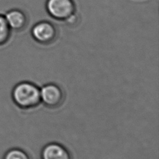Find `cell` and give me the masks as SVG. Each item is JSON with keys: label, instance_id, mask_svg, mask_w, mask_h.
<instances>
[{"label": "cell", "instance_id": "cell-1", "mask_svg": "<svg viewBox=\"0 0 159 159\" xmlns=\"http://www.w3.org/2000/svg\"><path fill=\"white\" fill-rule=\"evenodd\" d=\"M11 96L14 104L24 109L35 107L41 102L40 88L29 81H22L15 85Z\"/></svg>", "mask_w": 159, "mask_h": 159}, {"label": "cell", "instance_id": "cell-5", "mask_svg": "<svg viewBox=\"0 0 159 159\" xmlns=\"http://www.w3.org/2000/svg\"><path fill=\"white\" fill-rule=\"evenodd\" d=\"M4 16L11 30L20 31L27 25V15L19 9H10L4 14Z\"/></svg>", "mask_w": 159, "mask_h": 159}, {"label": "cell", "instance_id": "cell-3", "mask_svg": "<svg viewBox=\"0 0 159 159\" xmlns=\"http://www.w3.org/2000/svg\"><path fill=\"white\" fill-rule=\"evenodd\" d=\"M31 35L38 43L47 45L52 43L57 35L55 26L50 22L42 20L35 24L31 29Z\"/></svg>", "mask_w": 159, "mask_h": 159}, {"label": "cell", "instance_id": "cell-7", "mask_svg": "<svg viewBox=\"0 0 159 159\" xmlns=\"http://www.w3.org/2000/svg\"><path fill=\"white\" fill-rule=\"evenodd\" d=\"M11 31L4 15L0 14V46L8 42L11 38Z\"/></svg>", "mask_w": 159, "mask_h": 159}, {"label": "cell", "instance_id": "cell-4", "mask_svg": "<svg viewBox=\"0 0 159 159\" xmlns=\"http://www.w3.org/2000/svg\"><path fill=\"white\" fill-rule=\"evenodd\" d=\"M40 101L48 107L55 108L59 106L63 101L62 89L57 84L50 83L40 89Z\"/></svg>", "mask_w": 159, "mask_h": 159}, {"label": "cell", "instance_id": "cell-6", "mask_svg": "<svg viewBox=\"0 0 159 159\" xmlns=\"http://www.w3.org/2000/svg\"><path fill=\"white\" fill-rule=\"evenodd\" d=\"M42 159H72L70 153L62 145L50 143L45 145L41 152Z\"/></svg>", "mask_w": 159, "mask_h": 159}, {"label": "cell", "instance_id": "cell-8", "mask_svg": "<svg viewBox=\"0 0 159 159\" xmlns=\"http://www.w3.org/2000/svg\"><path fill=\"white\" fill-rule=\"evenodd\" d=\"M3 159H30V158L24 150L19 148H12L5 153Z\"/></svg>", "mask_w": 159, "mask_h": 159}, {"label": "cell", "instance_id": "cell-2", "mask_svg": "<svg viewBox=\"0 0 159 159\" xmlns=\"http://www.w3.org/2000/svg\"><path fill=\"white\" fill-rule=\"evenodd\" d=\"M45 7L48 14L58 20L65 21L76 13L73 0H47Z\"/></svg>", "mask_w": 159, "mask_h": 159}, {"label": "cell", "instance_id": "cell-9", "mask_svg": "<svg viewBox=\"0 0 159 159\" xmlns=\"http://www.w3.org/2000/svg\"><path fill=\"white\" fill-rule=\"evenodd\" d=\"M78 20V17L76 14V13L73 14V15H71L70 17H69L66 20H65L66 22V24L71 25V24H74L76 22V21Z\"/></svg>", "mask_w": 159, "mask_h": 159}]
</instances>
